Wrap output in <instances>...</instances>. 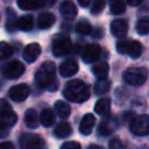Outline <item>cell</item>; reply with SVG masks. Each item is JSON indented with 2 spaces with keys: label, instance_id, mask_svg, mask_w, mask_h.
Listing matches in <instances>:
<instances>
[{
  "label": "cell",
  "instance_id": "cell-1",
  "mask_svg": "<svg viewBox=\"0 0 149 149\" xmlns=\"http://www.w3.org/2000/svg\"><path fill=\"white\" fill-rule=\"evenodd\" d=\"M35 80L37 85L48 91H56L58 88V80L56 78V66L52 62H44L36 71Z\"/></svg>",
  "mask_w": 149,
  "mask_h": 149
},
{
  "label": "cell",
  "instance_id": "cell-2",
  "mask_svg": "<svg viewBox=\"0 0 149 149\" xmlns=\"http://www.w3.org/2000/svg\"><path fill=\"white\" fill-rule=\"evenodd\" d=\"M63 95L66 100L72 102H84L86 101L91 93L88 86L80 79H72L68 81L63 90Z\"/></svg>",
  "mask_w": 149,
  "mask_h": 149
},
{
  "label": "cell",
  "instance_id": "cell-3",
  "mask_svg": "<svg viewBox=\"0 0 149 149\" xmlns=\"http://www.w3.org/2000/svg\"><path fill=\"white\" fill-rule=\"evenodd\" d=\"M71 48H72V43H71V38L69 37V35L64 33H59L54 36L52 43H51V50H52L54 56L56 57L65 56L70 52Z\"/></svg>",
  "mask_w": 149,
  "mask_h": 149
},
{
  "label": "cell",
  "instance_id": "cell-4",
  "mask_svg": "<svg viewBox=\"0 0 149 149\" xmlns=\"http://www.w3.org/2000/svg\"><path fill=\"white\" fill-rule=\"evenodd\" d=\"M123 80L132 86H140L147 80V70L143 68H129L123 72Z\"/></svg>",
  "mask_w": 149,
  "mask_h": 149
},
{
  "label": "cell",
  "instance_id": "cell-5",
  "mask_svg": "<svg viewBox=\"0 0 149 149\" xmlns=\"http://www.w3.org/2000/svg\"><path fill=\"white\" fill-rule=\"evenodd\" d=\"M129 129L136 136L148 135L149 134V115L141 114L130 119Z\"/></svg>",
  "mask_w": 149,
  "mask_h": 149
},
{
  "label": "cell",
  "instance_id": "cell-6",
  "mask_svg": "<svg viewBox=\"0 0 149 149\" xmlns=\"http://www.w3.org/2000/svg\"><path fill=\"white\" fill-rule=\"evenodd\" d=\"M24 65L19 62V61H10L6 64L2 65L1 68V73L3 74V77L8 78V79H16L19 77H21L24 72Z\"/></svg>",
  "mask_w": 149,
  "mask_h": 149
},
{
  "label": "cell",
  "instance_id": "cell-7",
  "mask_svg": "<svg viewBox=\"0 0 149 149\" xmlns=\"http://www.w3.org/2000/svg\"><path fill=\"white\" fill-rule=\"evenodd\" d=\"M21 149H47L44 141L36 134H22L20 137Z\"/></svg>",
  "mask_w": 149,
  "mask_h": 149
},
{
  "label": "cell",
  "instance_id": "cell-8",
  "mask_svg": "<svg viewBox=\"0 0 149 149\" xmlns=\"http://www.w3.org/2000/svg\"><path fill=\"white\" fill-rule=\"evenodd\" d=\"M30 93V88L27 84L22 83V84H19V85H15V86H12L8 91V95L12 100L14 101H23L28 98Z\"/></svg>",
  "mask_w": 149,
  "mask_h": 149
},
{
  "label": "cell",
  "instance_id": "cell-9",
  "mask_svg": "<svg viewBox=\"0 0 149 149\" xmlns=\"http://www.w3.org/2000/svg\"><path fill=\"white\" fill-rule=\"evenodd\" d=\"M101 55V48L97 43H90L84 48L81 54V59L85 63H93L95 62Z\"/></svg>",
  "mask_w": 149,
  "mask_h": 149
},
{
  "label": "cell",
  "instance_id": "cell-10",
  "mask_svg": "<svg viewBox=\"0 0 149 149\" xmlns=\"http://www.w3.org/2000/svg\"><path fill=\"white\" fill-rule=\"evenodd\" d=\"M40 54H41V45L38 43H30L24 48L22 52V57L26 62L33 63L38 58Z\"/></svg>",
  "mask_w": 149,
  "mask_h": 149
},
{
  "label": "cell",
  "instance_id": "cell-11",
  "mask_svg": "<svg viewBox=\"0 0 149 149\" xmlns=\"http://www.w3.org/2000/svg\"><path fill=\"white\" fill-rule=\"evenodd\" d=\"M128 31V23L123 19H115L111 23V33L115 37H123Z\"/></svg>",
  "mask_w": 149,
  "mask_h": 149
},
{
  "label": "cell",
  "instance_id": "cell-12",
  "mask_svg": "<svg viewBox=\"0 0 149 149\" xmlns=\"http://www.w3.org/2000/svg\"><path fill=\"white\" fill-rule=\"evenodd\" d=\"M59 73L63 77H70L73 76L74 73H77L78 71V64L74 59L72 58H68L65 59L61 65H59Z\"/></svg>",
  "mask_w": 149,
  "mask_h": 149
},
{
  "label": "cell",
  "instance_id": "cell-13",
  "mask_svg": "<svg viewBox=\"0 0 149 149\" xmlns=\"http://www.w3.org/2000/svg\"><path fill=\"white\" fill-rule=\"evenodd\" d=\"M59 12L62 16L66 20H73L77 16V7L72 1H63L59 5Z\"/></svg>",
  "mask_w": 149,
  "mask_h": 149
},
{
  "label": "cell",
  "instance_id": "cell-14",
  "mask_svg": "<svg viewBox=\"0 0 149 149\" xmlns=\"http://www.w3.org/2000/svg\"><path fill=\"white\" fill-rule=\"evenodd\" d=\"M95 125V118L92 113H87L83 116L80 123H79V132L83 135H88L91 134L93 127Z\"/></svg>",
  "mask_w": 149,
  "mask_h": 149
},
{
  "label": "cell",
  "instance_id": "cell-15",
  "mask_svg": "<svg viewBox=\"0 0 149 149\" xmlns=\"http://www.w3.org/2000/svg\"><path fill=\"white\" fill-rule=\"evenodd\" d=\"M116 127V119L113 118V116H108L106 118L105 120L101 121V123L99 125V134L100 135H104V136H107L109 134L113 133V130L115 129Z\"/></svg>",
  "mask_w": 149,
  "mask_h": 149
},
{
  "label": "cell",
  "instance_id": "cell-16",
  "mask_svg": "<svg viewBox=\"0 0 149 149\" xmlns=\"http://www.w3.org/2000/svg\"><path fill=\"white\" fill-rule=\"evenodd\" d=\"M55 21H56L55 15L52 13L45 12V13H42V14L38 15V17H37V27L40 29H48L51 26H54Z\"/></svg>",
  "mask_w": 149,
  "mask_h": 149
},
{
  "label": "cell",
  "instance_id": "cell-17",
  "mask_svg": "<svg viewBox=\"0 0 149 149\" xmlns=\"http://www.w3.org/2000/svg\"><path fill=\"white\" fill-rule=\"evenodd\" d=\"M23 121H24V125H26L27 127L34 129V128H37V126H38L40 116H38L37 112H36L34 108H29V109H27L26 113H24Z\"/></svg>",
  "mask_w": 149,
  "mask_h": 149
},
{
  "label": "cell",
  "instance_id": "cell-18",
  "mask_svg": "<svg viewBox=\"0 0 149 149\" xmlns=\"http://www.w3.org/2000/svg\"><path fill=\"white\" fill-rule=\"evenodd\" d=\"M48 2L47 1H41V0H19L17 1V6L19 8L23 9V10H33V9H38L42 8L44 6H47Z\"/></svg>",
  "mask_w": 149,
  "mask_h": 149
},
{
  "label": "cell",
  "instance_id": "cell-19",
  "mask_svg": "<svg viewBox=\"0 0 149 149\" xmlns=\"http://www.w3.org/2000/svg\"><path fill=\"white\" fill-rule=\"evenodd\" d=\"M71 134H72V128H71L70 123L66 122V121L59 122L56 126V128L54 129V135L56 137H59V139H66Z\"/></svg>",
  "mask_w": 149,
  "mask_h": 149
},
{
  "label": "cell",
  "instance_id": "cell-20",
  "mask_svg": "<svg viewBox=\"0 0 149 149\" xmlns=\"http://www.w3.org/2000/svg\"><path fill=\"white\" fill-rule=\"evenodd\" d=\"M109 111H111V100L108 98H101L95 102L94 112L98 115H101V116L108 115Z\"/></svg>",
  "mask_w": 149,
  "mask_h": 149
},
{
  "label": "cell",
  "instance_id": "cell-21",
  "mask_svg": "<svg viewBox=\"0 0 149 149\" xmlns=\"http://www.w3.org/2000/svg\"><path fill=\"white\" fill-rule=\"evenodd\" d=\"M34 26V17L33 15H22L16 20V27L22 31H29L31 30Z\"/></svg>",
  "mask_w": 149,
  "mask_h": 149
},
{
  "label": "cell",
  "instance_id": "cell-22",
  "mask_svg": "<svg viewBox=\"0 0 149 149\" xmlns=\"http://www.w3.org/2000/svg\"><path fill=\"white\" fill-rule=\"evenodd\" d=\"M109 71V66L106 62L102 63H98L95 65H93L92 68V72L93 74L98 78V80H102V79H107V74Z\"/></svg>",
  "mask_w": 149,
  "mask_h": 149
},
{
  "label": "cell",
  "instance_id": "cell-23",
  "mask_svg": "<svg viewBox=\"0 0 149 149\" xmlns=\"http://www.w3.org/2000/svg\"><path fill=\"white\" fill-rule=\"evenodd\" d=\"M54 109L56 112V114L61 118V119H66L69 115H70V112H71V108H70V105L65 101H62V100H58L55 102L54 105Z\"/></svg>",
  "mask_w": 149,
  "mask_h": 149
},
{
  "label": "cell",
  "instance_id": "cell-24",
  "mask_svg": "<svg viewBox=\"0 0 149 149\" xmlns=\"http://www.w3.org/2000/svg\"><path fill=\"white\" fill-rule=\"evenodd\" d=\"M40 122L44 127H50L55 122V114L50 108H45L40 114Z\"/></svg>",
  "mask_w": 149,
  "mask_h": 149
},
{
  "label": "cell",
  "instance_id": "cell-25",
  "mask_svg": "<svg viewBox=\"0 0 149 149\" xmlns=\"http://www.w3.org/2000/svg\"><path fill=\"white\" fill-rule=\"evenodd\" d=\"M127 54L130 56V58H139L142 54V44L139 41H130Z\"/></svg>",
  "mask_w": 149,
  "mask_h": 149
},
{
  "label": "cell",
  "instance_id": "cell-26",
  "mask_svg": "<svg viewBox=\"0 0 149 149\" xmlns=\"http://www.w3.org/2000/svg\"><path fill=\"white\" fill-rule=\"evenodd\" d=\"M136 31L140 35L149 34V16L141 17L136 23Z\"/></svg>",
  "mask_w": 149,
  "mask_h": 149
},
{
  "label": "cell",
  "instance_id": "cell-27",
  "mask_svg": "<svg viewBox=\"0 0 149 149\" xmlns=\"http://www.w3.org/2000/svg\"><path fill=\"white\" fill-rule=\"evenodd\" d=\"M76 31L80 35H87L92 33V26L87 20H80L76 24Z\"/></svg>",
  "mask_w": 149,
  "mask_h": 149
},
{
  "label": "cell",
  "instance_id": "cell-28",
  "mask_svg": "<svg viewBox=\"0 0 149 149\" xmlns=\"http://www.w3.org/2000/svg\"><path fill=\"white\" fill-rule=\"evenodd\" d=\"M109 87H111V80L109 79L98 80L94 85V92H95V94H104L109 90Z\"/></svg>",
  "mask_w": 149,
  "mask_h": 149
},
{
  "label": "cell",
  "instance_id": "cell-29",
  "mask_svg": "<svg viewBox=\"0 0 149 149\" xmlns=\"http://www.w3.org/2000/svg\"><path fill=\"white\" fill-rule=\"evenodd\" d=\"M13 55V47L7 42H0V61L7 59Z\"/></svg>",
  "mask_w": 149,
  "mask_h": 149
},
{
  "label": "cell",
  "instance_id": "cell-30",
  "mask_svg": "<svg viewBox=\"0 0 149 149\" xmlns=\"http://www.w3.org/2000/svg\"><path fill=\"white\" fill-rule=\"evenodd\" d=\"M109 9H111V13L112 14H122L126 9V3L122 2V1H119V0H114V1H111L109 2Z\"/></svg>",
  "mask_w": 149,
  "mask_h": 149
},
{
  "label": "cell",
  "instance_id": "cell-31",
  "mask_svg": "<svg viewBox=\"0 0 149 149\" xmlns=\"http://www.w3.org/2000/svg\"><path fill=\"white\" fill-rule=\"evenodd\" d=\"M0 121L10 127V126H13V125L16 123V121H17V115H16L14 112L10 111V112H7V113L1 114V115H0Z\"/></svg>",
  "mask_w": 149,
  "mask_h": 149
},
{
  "label": "cell",
  "instance_id": "cell-32",
  "mask_svg": "<svg viewBox=\"0 0 149 149\" xmlns=\"http://www.w3.org/2000/svg\"><path fill=\"white\" fill-rule=\"evenodd\" d=\"M106 2L104 0H95L93 3H92V7H91V13L92 14H100L105 7Z\"/></svg>",
  "mask_w": 149,
  "mask_h": 149
},
{
  "label": "cell",
  "instance_id": "cell-33",
  "mask_svg": "<svg viewBox=\"0 0 149 149\" xmlns=\"http://www.w3.org/2000/svg\"><path fill=\"white\" fill-rule=\"evenodd\" d=\"M129 44H130V41L129 40H121L116 43V51L119 54H126L128 51V48H129Z\"/></svg>",
  "mask_w": 149,
  "mask_h": 149
},
{
  "label": "cell",
  "instance_id": "cell-34",
  "mask_svg": "<svg viewBox=\"0 0 149 149\" xmlns=\"http://www.w3.org/2000/svg\"><path fill=\"white\" fill-rule=\"evenodd\" d=\"M108 147H109V149H126L125 146H123V143L121 142V140L119 137L112 139L109 141V143H108Z\"/></svg>",
  "mask_w": 149,
  "mask_h": 149
},
{
  "label": "cell",
  "instance_id": "cell-35",
  "mask_svg": "<svg viewBox=\"0 0 149 149\" xmlns=\"http://www.w3.org/2000/svg\"><path fill=\"white\" fill-rule=\"evenodd\" d=\"M10 111H12V105L5 99H0V115Z\"/></svg>",
  "mask_w": 149,
  "mask_h": 149
},
{
  "label": "cell",
  "instance_id": "cell-36",
  "mask_svg": "<svg viewBox=\"0 0 149 149\" xmlns=\"http://www.w3.org/2000/svg\"><path fill=\"white\" fill-rule=\"evenodd\" d=\"M61 149H81L80 144L76 141H69V142H65L62 144Z\"/></svg>",
  "mask_w": 149,
  "mask_h": 149
},
{
  "label": "cell",
  "instance_id": "cell-37",
  "mask_svg": "<svg viewBox=\"0 0 149 149\" xmlns=\"http://www.w3.org/2000/svg\"><path fill=\"white\" fill-rule=\"evenodd\" d=\"M8 134H9V126L0 121V139L6 137Z\"/></svg>",
  "mask_w": 149,
  "mask_h": 149
},
{
  "label": "cell",
  "instance_id": "cell-38",
  "mask_svg": "<svg viewBox=\"0 0 149 149\" xmlns=\"http://www.w3.org/2000/svg\"><path fill=\"white\" fill-rule=\"evenodd\" d=\"M0 149H15L13 143L12 142H8V141H5V142H1L0 143Z\"/></svg>",
  "mask_w": 149,
  "mask_h": 149
},
{
  "label": "cell",
  "instance_id": "cell-39",
  "mask_svg": "<svg viewBox=\"0 0 149 149\" xmlns=\"http://www.w3.org/2000/svg\"><path fill=\"white\" fill-rule=\"evenodd\" d=\"M102 35H104V31H102L100 28H97V29L93 31V36H94V37H98V38H99V37H101Z\"/></svg>",
  "mask_w": 149,
  "mask_h": 149
},
{
  "label": "cell",
  "instance_id": "cell-40",
  "mask_svg": "<svg viewBox=\"0 0 149 149\" xmlns=\"http://www.w3.org/2000/svg\"><path fill=\"white\" fill-rule=\"evenodd\" d=\"M141 2H142V0H128L127 1V3L129 6H139Z\"/></svg>",
  "mask_w": 149,
  "mask_h": 149
},
{
  "label": "cell",
  "instance_id": "cell-41",
  "mask_svg": "<svg viewBox=\"0 0 149 149\" xmlns=\"http://www.w3.org/2000/svg\"><path fill=\"white\" fill-rule=\"evenodd\" d=\"M78 3H79L81 7H86V6L90 5V0H79Z\"/></svg>",
  "mask_w": 149,
  "mask_h": 149
},
{
  "label": "cell",
  "instance_id": "cell-42",
  "mask_svg": "<svg viewBox=\"0 0 149 149\" xmlns=\"http://www.w3.org/2000/svg\"><path fill=\"white\" fill-rule=\"evenodd\" d=\"M87 149H104L102 147H100V146H97V144H91Z\"/></svg>",
  "mask_w": 149,
  "mask_h": 149
}]
</instances>
